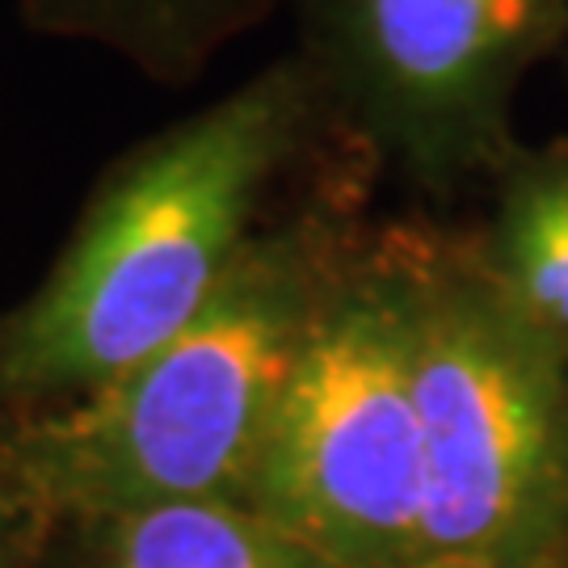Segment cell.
I'll use <instances>...</instances> for the list:
<instances>
[{
	"label": "cell",
	"mask_w": 568,
	"mask_h": 568,
	"mask_svg": "<svg viewBox=\"0 0 568 568\" xmlns=\"http://www.w3.org/2000/svg\"><path fill=\"white\" fill-rule=\"evenodd\" d=\"M321 105L312 63L283 60L114 169L47 283L0 321V422L72 405L173 342L253 244Z\"/></svg>",
	"instance_id": "6da1fadb"
},
{
	"label": "cell",
	"mask_w": 568,
	"mask_h": 568,
	"mask_svg": "<svg viewBox=\"0 0 568 568\" xmlns=\"http://www.w3.org/2000/svg\"><path fill=\"white\" fill-rule=\"evenodd\" d=\"M349 236L325 215L257 232L173 342L72 405L0 422V509L47 535L173 501H241Z\"/></svg>",
	"instance_id": "7a4b0ae2"
},
{
	"label": "cell",
	"mask_w": 568,
	"mask_h": 568,
	"mask_svg": "<svg viewBox=\"0 0 568 568\" xmlns=\"http://www.w3.org/2000/svg\"><path fill=\"white\" fill-rule=\"evenodd\" d=\"M426 560L568 568V345L476 236L413 227Z\"/></svg>",
	"instance_id": "3957f363"
},
{
	"label": "cell",
	"mask_w": 568,
	"mask_h": 568,
	"mask_svg": "<svg viewBox=\"0 0 568 568\" xmlns=\"http://www.w3.org/2000/svg\"><path fill=\"white\" fill-rule=\"evenodd\" d=\"M413 227L349 236L270 417L244 506L337 568L426 560Z\"/></svg>",
	"instance_id": "277c9868"
},
{
	"label": "cell",
	"mask_w": 568,
	"mask_h": 568,
	"mask_svg": "<svg viewBox=\"0 0 568 568\" xmlns=\"http://www.w3.org/2000/svg\"><path fill=\"white\" fill-rule=\"evenodd\" d=\"M321 98L429 194L493 182L535 63L565 55V0H321Z\"/></svg>",
	"instance_id": "5b68a950"
},
{
	"label": "cell",
	"mask_w": 568,
	"mask_h": 568,
	"mask_svg": "<svg viewBox=\"0 0 568 568\" xmlns=\"http://www.w3.org/2000/svg\"><path fill=\"white\" fill-rule=\"evenodd\" d=\"M39 568H337L244 501H173L47 530Z\"/></svg>",
	"instance_id": "8992f818"
},
{
	"label": "cell",
	"mask_w": 568,
	"mask_h": 568,
	"mask_svg": "<svg viewBox=\"0 0 568 568\" xmlns=\"http://www.w3.org/2000/svg\"><path fill=\"white\" fill-rule=\"evenodd\" d=\"M21 21L60 42L105 51L161 84L203 77L274 0H13Z\"/></svg>",
	"instance_id": "52a82bcc"
},
{
	"label": "cell",
	"mask_w": 568,
	"mask_h": 568,
	"mask_svg": "<svg viewBox=\"0 0 568 568\" xmlns=\"http://www.w3.org/2000/svg\"><path fill=\"white\" fill-rule=\"evenodd\" d=\"M476 244L509 300L568 345V140L509 152Z\"/></svg>",
	"instance_id": "ba28073f"
},
{
	"label": "cell",
	"mask_w": 568,
	"mask_h": 568,
	"mask_svg": "<svg viewBox=\"0 0 568 568\" xmlns=\"http://www.w3.org/2000/svg\"><path fill=\"white\" fill-rule=\"evenodd\" d=\"M0 568H39L30 551V530L18 527L4 509H0Z\"/></svg>",
	"instance_id": "9c48e42d"
},
{
	"label": "cell",
	"mask_w": 568,
	"mask_h": 568,
	"mask_svg": "<svg viewBox=\"0 0 568 568\" xmlns=\"http://www.w3.org/2000/svg\"><path fill=\"white\" fill-rule=\"evenodd\" d=\"M408 568H471V565H455V560H422V565H408Z\"/></svg>",
	"instance_id": "30bf717a"
},
{
	"label": "cell",
	"mask_w": 568,
	"mask_h": 568,
	"mask_svg": "<svg viewBox=\"0 0 568 568\" xmlns=\"http://www.w3.org/2000/svg\"><path fill=\"white\" fill-rule=\"evenodd\" d=\"M565 4H568V0H565ZM565 60H568V42H565Z\"/></svg>",
	"instance_id": "8fae6325"
}]
</instances>
